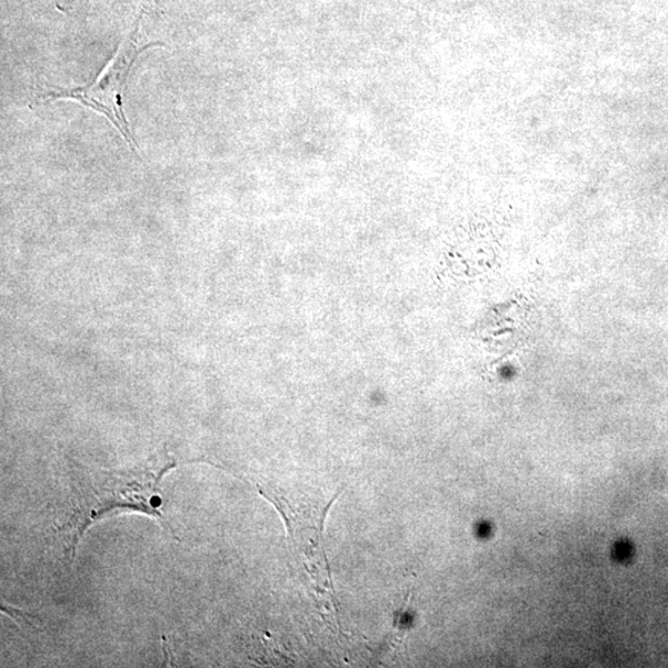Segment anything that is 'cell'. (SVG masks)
Segmentation results:
<instances>
[{
	"label": "cell",
	"instance_id": "obj_2",
	"mask_svg": "<svg viewBox=\"0 0 668 668\" xmlns=\"http://www.w3.org/2000/svg\"><path fill=\"white\" fill-rule=\"evenodd\" d=\"M141 18L138 19L136 26L123 40L118 47L114 57L102 69L91 85L77 87L73 89L55 88L53 91L45 92L42 98L46 102L56 101V99H72L92 111L103 114L123 135L129 147L136 153L135 139L125 118L124 95L129 73L139 55L146 48L162 44L141 43L139 29H141Z\"/></svg>",
	"mask_w": 668,
	"mask_h": 668
},
{
	"label": "cell",
	"instance_id": "obj_1",
	"mask_svg": "<svg viewBox=\"0 0 668 668\" xmlns=\"http://www.w3.org/2000/svg\"><path fill=\"white\" fill-rule=\"evenodd\" d=\"M175 467L176 461L167 456L124 471L77 466L73 473L69 513L58 525L72 556L89 527L108 515L124 511L153 516L173 534L162 511V482Z\"/></svg>",
	"mask_w": 668,
	"mask_h": 668
}]
</instances>
